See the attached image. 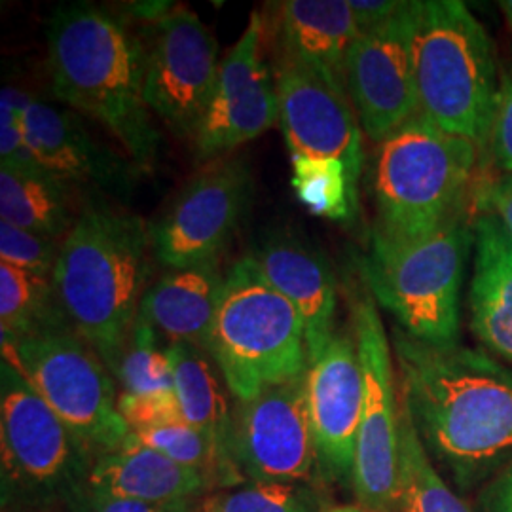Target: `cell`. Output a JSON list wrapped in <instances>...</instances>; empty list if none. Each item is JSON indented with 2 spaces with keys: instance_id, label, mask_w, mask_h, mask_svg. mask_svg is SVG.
Instances as JSON below:
<instances>
[{
  "instance_id": "37",
  "label": "cell",
  "mask_w": 512,
  "mask_h": 512,
  "mask_svg": "<svg viewBox=\"0 0 512 512\" xmlns=\"http://www.w3.org/2000/svg\"><path fill=\"white\" fill-rule=\"evenodd\" d=\"M164 505H148L139 501H122V499H103L86 495L76 505L65 512H160Z\"/></svg>"
},
{
  "instance_id": "23",
  "label": "cell",
  "mask_w": 512,
  "mask_h": 512,
  "mask_svg": "<svg viewBox=\"0 0 512 512\" xmlns=\"http://www.w3.org/2000/svg\"><path fill=\"white\" fill-rule=\"evenodd\" d=\"M473 226L471 330L486 348L512 365V238L490 213H476Z\"/></svg>"
},
{
  "instance_id": "24",
  "label": "cell",
  "mask_w": 512,
  "mask_h": 512,
  "mask_svg": "<svg viewBox=\"0 0 512 512\" xmlns=\"http://www.w3.org/2000/svg\"><path fill=\"white\" fill-rule=\"evenodd\" d=\"M73 190L38 164L0 167V220L46 238H67L76 222Z\"/></svg>"
},
{
  "instance_id": "21",
  "label": "cell",
  "mask_w": 512,
  "mask_h": 512,
  "mask_svg": "<svg viewBox=\"0 0 512 512\" xmlns=\"http://www.w3.org/2000/svg\"><path fill=\"white\" fill-rule=\"evenodd\" d=\"M209 490L205 476L145 446L129 433L126 442L93 461L88 494L103 499L167 505L198 499Z\"/></svg>"
},
{
  "instance_id": "2",
  "label": "cell",
  "mask_w": 512,
  "mask_h": 512,
  "mask_svg": "<svg viewBox=\"0 0 512 512\" xmlns=\"http://www.w3.org/2000/svg\"><path fill=\"white\" fill-rule=\"evenodd\" d=\"M141 44L110 12L76 2L59 6L48 25V69L55 97L101 122L141 171L162 143L145 101Z\"/></svg>"
},
{
  "instance_id": "10",
  "label": "cell",
  "mask_w": 512,
  "mask_h": 512,
  "mask_svg": "<svg viewBox=\"0 0 512 512\" xmlns=\"http://www.w3.org/2000/svg\"><path fill=\"white\" fill-rule=\"evenodd\" d=\"M353 323L365 403L351 484L361 507L370 512H397L399 387L393 348L374 298H361L353 306Z\"/></svg>"
},
{
  "instance_id": "32",
  "label": "cell",
  "mask_w": 512,
  "mask_h": 512,
  "mask_svg": "<svg viewBox=\"0 0 512 512\" xmlns=\"http://www.w3.org/2000/svg\"><path fill=\"white\" fill-rule=\"evenodd\" d=\"M118 412L131 433H141L184 421L183 410L173 389L154 393H122L118 397Z\"/></svg>"
},
{
  "instance_id": "16",
  "label": "cell",
  "mask_w": 512,
  "mask_h": 512,
  "mask_svg": "<svg viewBox=\"0 0 512 512\" xmlns=\"http://www.w3.org/2000/svg\"><path fill=\"white\" fill-rule=\"evenodd\" d=\"M279 126L291 154L338 158L353 183L363 173V128L348 95L332 90L317 74L285 52H277L274 71Z\"/></svg>"
},
{
  "instance_id": "26",
  "label": "cell",
  "mask_w": 512,
  "mask_h": 512,
  "mask_svg": "<svg viewBox=\"0 0 512 512\" xmlns=\"http://www.w3.org/2000/svg\"><path fill=\"white\" fill-rule=\"evenodd\" d=\"M71 327L50 277H40L0 262L2 346L46 330Z\"/></svg>"
},
{
  "instance_id": "7",
  "label": "cell",
  "mask_w": 512,
  "mask_h": 512,
  "mask_svg": "<svg viewBox=\"0 0 512 512\" xmlns=\"http://www.w3.org/2000/svg\"><path fill=\"white\" fill-rule=\"evenodd\" d=\"M209 355L238 403H249L308 370L300 313L249 255L224 275Z\"/></svg>"
},
{
  "instance_id": "4",
  "label": "cell",
  "mask_w": 512,
  "mask_h": 512,
  "mask_svg": "<svg viewBox=\"0 0 512 512\" xmlns=\"http://www.w3.org/2000/svg\"><path fill=\"white\" fill-rule=\"evenodd\" d=\"M473 217L467 205L435 232L416 239L387 238L372 230L361 264L366 285L399 329L423 344H459L461 289L475 251Z\"/></svg>"
},
{
  "instance_id": "34",
  "label": "cell",
  "mask_w": 512,
  "mask_h": 512,
  "mask_svg": "<svg viewBox=\"0 0 512 512\" xmlns=\"http://www.w3.org/2000/svg\"><path fill=\"white\" fill-rule=\"evenodd\" d=\"M488 150L501 173H512V63L499 78Z\"/></svg>"
},
{
  "instance_id": "5",
  "label": "cell",
  "mask_w": 512,
  "mask_h": 512,
  "mask_svg": "<svg viewBox=\"0 0 512 512\" xmlns=\"http://www.w3.org/2000/svg\"><path fill=\"white\" fill-rule=\"evenodd\" d=\"M412 57L418 114L484 156L499 90L495 46L484 25L458 0L420 2Z\"/></svg>"
},
{
  "instance_id": "30",
  "label": "cell",
  "mask_w": 512,
  "mask_h": 512,
  "mask_svg": "<svg viewBox=\"0 0 512 512\" xmlns=\"http://www.w3.org/2000/svg\"><path fill=\"white\" fill-rule=\"evenodd\" d=\"M160 334L137 315L128 346L116 368V376L124 393L143 395L173 389V368L167 346L160 344Z\"/></svg>"
},
{
  "instance_id": "14",
  "label": "cell",
  "mask_w": 512,
  "mask_h": 512,
  "mask_svg": "<svg viewBox=\"0 0 512 512\" xmlns=\"http://www.w3.org/2000/svg\"><path fill=\"white\" fill-rule=\"evenodd\" d=\"M418 4L406 2L391 21L361 33L349 52V101L366 137L378 145L418 114L412 57Z\"/></svg>"
},
{
  "instance_id": "9",
  "label": "cell",
  "mask_w": 512,
  "mask_h": 512,
  "mask_svg": "<svg viewBox=\"0 0 512 512\" xmlns=\"http://www.w3.org/2000/svg\"><path fill=\"white\" fill-rule=\"evenodd\" d=\"M33 389L84 440L95 458L120 448L129 427L118 412L109 366L71 327L46 330L2 346Z\"/></svg>"
},
{
  "instance_id": "20",
  "label": "cell",
  "mask_w": 512,
  "mask_h": 512,
  "mask_svg": "<svg viewBox=\"0 0 512 512\" xmlns=\"http://www.w3.org/2000/svg\"><path fill=\"white\" fill-rule=\"evenodd\" d=\"M359 35L349 0H287L277 4L279 50L306 65L342 95H348V57Z\"/></svg>"
},
{
  "instance_id": "22",
  "label": "cell",
  "mask_w": 512,
  "mask_h": 512,
  "mask_svg": "<svg viewBox=\"0 0 512 512\" xmlns=\"http://www.w3.org/2000/svg\"><path fill=\"white\" fill-rule=\"evenodd\" d=\"M224 275L219 260L165 274L148 289L139 315L171 344H188L209 353Z\"/></svg>"
},
{
  "instance_id": "38",
  "label": "cell",
  "mask_w": 512,
  "mask_h": 512,
  "mask_svg": "<svg viewBox=\"0 0 512 512\" xmlns=\"http://www.w3.org/2000/svg\"><path fill=\"white\" fill-rule=\"evenodd\" d=\"M484 512H512V463L507 465L482 497Z\"/></svg>"
},
{
  "instance_id": "28",
  "label": "cell",
  "mask_w": 512,
  "mask_h": 512,
  "mask_svg": "<svg viewBox=\"0 0 512 512\" xmlns=\"http://www.w3.org/2000/svg\"><path fill=\"white\" fill-rule=\"evenodd\" d=\"M291 165V184L300 205L313 215L334 222L355 219L359 205L357 184L342 160L291 154Z\"/></svg>"
},
{
  "instance_id": "8",
  "label": "cell",
  "mask_w": 512,
  "mask_h": 512,
  "mask_svg": "<svg viewBox=\"0 0 512 512\" xmlns=\"http://www.w3.org/2000/svg\"><path fill=\"white\" fill-rule=\"evenodd\" d=\"M482 154L467 139L412 116L378 145L374 165L376 232L416 239L435 232L467 207Z\"/></svg>"
},
{
  "instance_id": "15",
  "label": "cell",
  "mask_w": 512,
  "mask_h": 512,
  "mask_svg": "<svg viewBox=\"0 0 512 512\" xmlns=\"http://www.w3.org/2000/svg\"><path fill=\"white\" fill-rule=\"evenodd\" d=\"M264 21L258 12L220 61L219 78L194 135L198 160H211L253 141L279 122L274 71L262 55Z\"/></svg>"
},
{
  "instance_id": "6",
  "label": "cell",
  "mask_w": 512,
  "mask_h": 512,
  "mask_svg": "<svg viewBox=\"0 0 512 512\" xmlns=\"http://www.w3.org/2000/svg\"><path fill=\"white\" fill-rule=\"evenodd\" d=\"M95 454L25 380L0 365L2 511L71 509L88 495Z\"/></svg>"
},
{
  "instance_id": "25",
  "label": "cell",
  "mask_w": 512,
  "mask_h": 512,
  "mask_svg": "<svg viewBox=\"0 0 512 512\" xmlns=\"http://www.w3.org/2000/svg\"><path fill=\"white\" fill-rule=\"evenodd\" d=\"M173 368V391L179 399L184 421L198 427L234 459V414L220 384L213 357L188 344H167Z\"/></svg>"
},
{
  "instance_id": "1",
  "label": "cell",
  "mask_w": 512,
  "mask_h": 512,
  "mask_svg": "<svg viewBox=\"0 0 512 512\" xmlns=\"http://www.w3.org/2000/svg\"><path fill=\"white\" fill-rule=\"evenodd\" d=\"M399 399L459 490L512 463V370L484 349L423 344L393 330Z\"/></svg>"
},
{
  "instance_id": "3",
  "label": "cell",
  "mask_w": 512,
  "mask_h": 512,
  "mask_svg": "<svg viewBox=\"0 0 512 512\" xmlns=\"http://www.w3.org/2000/svg\"><path fill=\"white\" fill-rule=\"evenodd\" d=\"M152 228L109 205H90L63 239L52 283L71 325L110 372L128 346L143 302Z\"/></svg>"
},
{
  "instance_id": "18",
  "label": "cell",
  "mask_w": 512,
  "mask_h": 512,
  "mask_svg": "<svg viewBox=\"0 0 512 512\" xmlns=\"http://www.w3.org/2000/svg\"><path fill=\"white\" fill-rule=\"evenodd\" d=\"M29 154L44 171L84 188L128 196L135 169L118 152L95 141L73 110L33 99L21 116Z\"/></svg>"
},
{
  "instance_id": "36",
  "label": "cell",
  "mask_w": 512,
  "mask_h": 512,
  "mask_svg": "<svg viewBox=\"0 0 512 512\" xmlns=\"http://www.w3.org/2000/svg\"><path fill=\"white\" fill-rule=\"evenodd\" d=\"M406 6L403 0H349L355 23L361 33L374 31L395 18Z\"/></svg>"
},
{
  "instance_id": "27",
  "label": "cell",
  "mask_w": 512,
  "mask_h": 512,
  "mask_svg": "<svg viewBox=\"0 0 512 512\" xmlns=\"http://www.w3.org/2000/svg\"><path fill=\"white\" fill-rule=\"evenodd\" d=\"M397 512H471L435 469L414 420L399 399Z\"/></svg>"
},
{
  "instance_id": "39",
  "label": "cell",
  "mask_w": 512,
  "mask_h": 512,
  "mask_svg": "<svg viewBox=\"0 0 512 512\" xmlns=\"http://www.w3.org/2000/svg\"><path fill=\"white\" fill-rule=\"evenodd\" d=\"M323 512H370L361 505H329Z\"/></svg>"
},
{
  "instance_id": "19",
  "label": "cell",
  "mask_w": 512,
  "mask_h": 512,
  "mask_svg": "<svg viewBox=\"0 0 512 512\" xmlns=\"http://www.w3.org/2000/svg\"><path fill=\"white\" fill-rule=\"evenodd\" d=\"M249 256L275 291L300 313L311 363L336 332V279L327 258L304 239L287 232L262 239Z\"/></svg>"
},
{
  "instance_id": "11",
  "label": "cell",
  "mask_w": 512,
  "mask_h": 512,
  "mask_svg": "<svg viewBox=\"0 0 512 512\" xmlns=\"http://www.w3.org/2000/svg\"><path fill=\"white\" fill-rule=\"evenodd\" d=\"M219 44L194 12L175 8L156 23L145 57V101L167 128L192 137L219 78Z\"/></svg>"
},
{
  "instance_id": "40",
  "label": "cell",
  "mask_w": 512,
  "mask_h": 512,
  "mask_svg": "<svg viewBox=\"0 0 512 512\" xmlns=\"http://www.w3.org/2000/svg\"><path fill=\"white\" fill-rule=\"evenodd\" d=\"M499 6H501V12L505 14V19H507V23L512 29V0H503V2H499Z\"/></svg>"
},
{
  "instance_id": "33",
  "label": "cell",
  "mask_w": 512,
  "mask_h": 512,
  "mask_svg": "<svg viewBox=\"0 0 512 512\" xmlns=\"http://www.w3.org/2000/svg\"><path fill=\"white\" fill-rule=\"evenodd\" d=\"M33 103V97L21 92L14 86L2 88L0 99V167H27L35 165L33 156L29 154L23 128H21V116L27 107Z\"/></svg>"
},
{
  "instance_id": "31",
  "label": "cell",
  "mask_w": 512,
  "mask_h": 512,
  "mask_svg": "<svg viewBox=\"0 0 512 512\" xmlns=\"http://www.w3.org/2000/svg\"><path fill=\"white\" fill-rule=\"evenodd\" d=\"M59 239L46 238L0 220V262L19 270L50 277L61 253Z\"/></svg>"
},
{
  "instance_id": "35",
  "label": "cell",
  "mask_w": 512,
  "mask_h": 512,
  "mask_svg": "<svg viewBox=\"0 0 512 512\" xmlns=\"http://www.w3.org/2000/svg\"><path fill=\"white\" fill-rule=\"evenodd\" d=\"M473 207L478 209V213H490L501 220L512 238V173H503L478 184Z\"/></svg>"
},
{
  "instance_id": "29",
  "label": "cell",
  "mask_w": 512,
  "mask_h": 512,
  "mask_svg": "<svg viewBox=\"0 0 512 512\" xmlns=\"http://www.w3.org/2000/svg\"><path fill=\"white\" fill-rule=\"evenodd\" d=\"M325 507L310 484L247 480L234 488L203 495L196 512H323Z\"/></svg>"
},
{
  "instance_id": "12",
  "label": "cell",
  "mask_w": 512,
  "mask_h": 512,
  "mask_svg": "<svg viewBox=\"0 0 512 512\" xmlns=\"http://www.w3.org/2000/svg\"><path fill=\"white\" fill-rule=\"evenodd\" d=\"M234 458L253 482L310 484L319 469L306 374L275 385L234 414Z\"/></svg>"
},
{
  "instance_id": "17",
  "label": "cell",
  "mask_w": 512,
  "mask_h": 512,
  "mask_svg": "<svg viewBox=\"0 0 512 512\" xmlns=\"http://www.w3.org/2000/svg\"><path fill=\"white\" fill-rule=\"evenodd\" d=\"M306 395L319 471L330 480L348 482L353 476L365 403L363 366L355 336L334 332L327 348L308 363Z\"/></svg>"
},
{
  "instance_id": "13",
  "label": "cell",
  "mask_w": 512,
  "mask_h": 512,
  "mask_svg": "<svg viewBox=\"0 0 512 512\" xmlns=\"http://www.w3.org/2000/svg\"><path fill=\"white\" fill-rule=\"evenodd\" d=\"M251 196L243 160L215 162L184 186L152 228V251L171 270L219 260Z\"/></svg>"
}]
</instances>
